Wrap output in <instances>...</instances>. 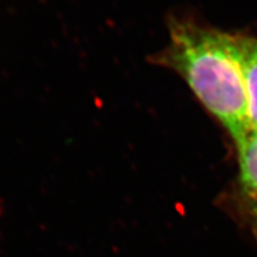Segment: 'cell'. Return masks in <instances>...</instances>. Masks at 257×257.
Returning a JSON list of instances; mask_svg holds the SVG:
<instances>
[{
	"mask_svg": "<svg viewBox=\"0 0 257 257\" xmlns=\"http://www.w3.org/2000/svg\"><path fill=\"white\" fill-rule=\"evenodd\" d=\"M168 42L148 57L181 78L234 147L250 134L238 31L214 28L189 12L166 18Z\"/></svg>",
	"mask_w": 257,
	"mask_h": 257,
	"instance_id": "obj_1",
	"label": "cell"
},
{
	"mask_svg": "<svg viewBox=\"0 0 257 257\" xmlns=\"http://www.w3.org/2000/svg\"><path fill=\"white\" fill-rule=\"evenodd\" d=\"M237 150V173L220 204L257 242V130Z\"/></svg>",
	"mask_w": 257,
	"mask_h": 257,
	"instance_id": "obj_2",
	"label": "cell"
},
{
	"mask_svg": "<svg viewBox=\"0 0 257 257\" xmlns=\"http://www.w3.org/2000/svg\"><path fill=\"white\" fill-rule=\"evenodd\" d=\"M238 43L246 114L250 133L257 130V36L246 31H238Z\"/></svg>",
	"mask_w": 257,
	"mask_h": 257,
	"instance_id": "obj_3",
	"label": "cell"
}]
</instances>
